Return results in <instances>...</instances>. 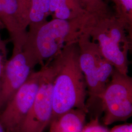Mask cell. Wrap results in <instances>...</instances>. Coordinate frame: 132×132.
Instances as JSON below:
<instances>
[{"instance_id":"6da1fadb","label":"cell","mask_w":132,"mask_h":132,"mask_svg":"<svg viewBox=\"0 0 132 132\" xmlns=\"http://www.w3.org/2000/svg\"><path fill=\"white\" fill-rule=\"evenodd\" d=\"M52 61L55 70L52 120L73 109L88 112V92L79 65L77 43L67 46Z\"/></svg>"},{"instance_id":"7a4b0ae2","label":"cell","mask_w":132,"mask_h":132,"mask_svg":"<svg viewBox=\"0 0 132 132\" xmlns=\"http://www.w3.org/2000/svg\"><path fill=\"white\" fill-rule=\"evenodd\" d=\"M89 15L71 20L52 19L29 28L24 46L32 53L38 64L44 66L67 46L77 43Z\"/></svg>"},{"instance_id":"3957f363","label":"cell","mask_w":132,"mask_h":132,"mask_svg":"<svg viewBox=\"0 0 132 132\" xmlns=\"http://www.w3.org/2000/svg\"><path fill=\"white\" fill-rule=\"evenodd\" d=\"M96 43L102 54L115 70L124 75L128 72V53L132 46V35L114 15L89 14L83 28Z\"/></svg>"},{"instance_id":"277c9868","label":"cell","mask_w":132,"mask_h":132,"mask_svg":"<svg viewBox=\"0 0 132 132\" xmlns=\"http://www.w3.org/2000/svg\"><path fill=\"white\" fill-rule=\"evenodd\" d=\"M77 46L78 62L85 77L89 103L94 104L100 101V95L110 80L114 68L87 33L81 34Z\"/></svg>"},{"instance_id":"5b68a950","label":"cell","mask_w":132,"mask_h":132,"mask_svg":"<svg viewBox=\"0 0 132 132\" xmlns=\"http://www.w3.org/2000/svg\"><path fill=\"white\" fill-rule=\"evenodd\" d=\"M104 113L103 122L109 125L123 121L132 115V78L114 69L100 97Z\"/></svg>"},{"instance_id":"8992f818","label":"cell","mask_w":132,"mask_h":132,"mask_svg":"<svg viewBox=\"0 0 132 132\" xmlns=\"http://www.w3.org/2000/svg\"><path fill=\"white\" fill-rule=\"evenodd\" d=\"M42 68V76L37 94L19 132H43L52 120L55 70L52 61Z\"/></svg>"},{"instance_id":"52a82bcc","label":"cell","mask_w":132,"mask_h":132,"mask_svg":"<svg viewBox=\"0 0 132 132\" xmlns=\"http://www.w3.org/2000/svg\"><path fill=\"white\" fill-rule=\"evenodd\" d=\"M42 68L33 71L5 106L0 122L7 132H19L32 105L42 76Z\"/></svg>"},{"instance_id":"ba28073f","label":"cell","mask_w":132,"mask_h":132,"mask_svg":"<svg viewBox=\"0 0 132 132\" xmlns=\"http://www.w3.org/2000/svg\"><path fill=\"white\" fill-rule=\"evenodd\" d=\"M38 63L24 45L13 47L5 63L0 89V109L5 107L16 92L24 84Z\"/></svg>"},{"instance_id":"9c48e42d","label":"cell","mask_w":132,"mask_h":132,"mask_svg":"<svg viewBox=\"0 0 132 132\" xmlns=\"http://www.w3.org/2000/svg\"><path fill=\"white\" fill-rule=\"evenodd\" d=\"M0 22L9 33L13 47L23 46L29 25L24 0H0Z\"/></svg>"},{"instance_id":"30bf717a","label":"cell","mask_w":132,"mask_h":132,"mask_svg":"<svg viewBox=\"0 0 132 132\" xmlns=\"http://www.w3.org/2000/svg\"><path fill=\"white\" fill-rule=\"evenodd\" d=\"M85 110L73 109L52 119L50 132H81L85 126Z\"/></svg>"},{"instance_id":"8fae6325","label":"cell","mask_w":132,"mask_h":132,"mask_svg":"<svg viewBox=\"0 0 132 132\" xmlns=\"http://www.w3.org/2000/svg\"><path fill=\"white\" fill-rule=\"evenodd\" d=\"M88 14L79 0H50V16L52 19L71 20Z\"/></svg>"},{"instance_id":"7c38bea8","label":"cell","mask_w":132,"mask_h":132,"mask_svg":"<svg viewBox=\"0 0 132 132\" xmlns=\"http://www.w3.org/2000/svg\"><path fill=\"white\" fill-rule=\"evenodd\" d=\"M29 28L38 26L50 16V0H24Z\"/></svg>"},{"instance_id":"4fadbf2b","label":"cell","mask_w":132,"mask_h":132,"mask_svg":"<svg viewBox=\"0 0 132 132\" xmlns=\"http://www.w3.org/2000/svg\"><path fill=\"white\" fill-rule=\"evenodd\" d=\"M115 13L114 16L122 23L132 35V0H112Z\"/></svg>"},{"instance_id":"5bb4252c","label":"cell","mask_w":132,"mask_h":132,"mask_svg":"<svg viewBox=\"0 0 132 132\" xmlns=\"http://www.w3.org/2000/svg\"><path fill=\"white\" fill-rule=\"evenodd\" d=\"M88 13L95 16H103L110 13L103 0H79Z\"/></svg>"},{"instance_id":"9a60e30c","label":"cell","mask_w":132,"mask_h":132,"mask_svg":"<svg viewBox=\"0 0 132 132\" xmlns=\"http://www.w3.org/2000/svg\"><path fill=\"white\" fill-rule=\"evenodd\" d=\"M3 26L2 24L0 22V30ZM7 50L6 45L4 41L2 39L0 34V89L2 84V78L3 76V72L4 71L5 65L7 60Z\"/></svg>"},{"instance_id":"2e32d148","label":"cell","mask_w":132,"mask_h":132,"mask_svg":"<svg viewBox=\"0 0 132 132\" xmlns=\"http://www.w3.org/2000/svg\"><path fill=\"white\" fill-rule=\"evenodd\" d=\"M109 132H132V124L131 123L125 124L116 126Z\"/></svg>"},{"instance_id":"e0dca14e","label":"cell","mask_w":132,"mask_h":132,"mask_svg":"<svg viewBox=\"0 0 132 132\" xmlns=\"http://www.w3.org/2000/svg\"><path fill=\"white\" fill-rule=\"evenodd\" d=\"M0 132H7L1 122H0Z\"/></svg>"}]
</instances>
